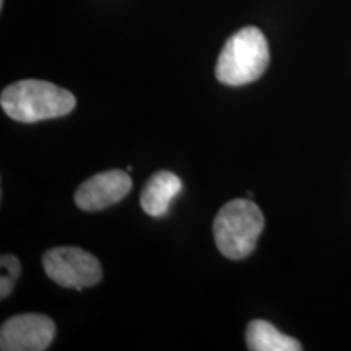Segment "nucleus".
<instances>
[{
    "label": "nucleus",
    "instance_id": "nucleus-7",
    "mask_svg": "<svg viewBox=\"0 0 351 351\" xmlns=\"http://www.w3.org/2000/svg\"><path fill=\"white\" fill-rule=\"evenodd\" d=\"M182 182L171 171H158L145 184L142 195H140V205L143 212L150 217H163L168 213L171 202L181 192Z\"/></svg>",
    "mask_w": 351,
    "mask_h": 351
},
{
    "label": "nucleus",
    "instance_id": "nucleus-2",
    "mask_svg": "<svg viewBox=\"0 0 351 351\" xmlns=\"http://www.w3.org/2000/svg\"><path fill=\"white\" fill-rule=\"evenodd\" d=\"M269 62V43L263 33L256 26H245L225 43L215 73L223 85H247L263 75Z\"/></svg>",
    "mask_w": 351,
    "mask_h": 351
},
{
    "label": "nucleus",
    "instance_id": "nucleus-8",
    "mask_svg": "<svg viewBox=\"0 0 351 351\" xmlns=\"http://www.w3.org/2000/svg\"><path fill=\"white\" fill-rule=\"evenodd\" d=\"M245 343L251 351H300L302 346L293 337L285 335L270 322L254 319L245 330Z\"/></svg>",
    "mask_w": 351,
    "mask_h": 351
},
{
    "label": "nucleus",
    "instance_id": "nucleus-4",
    "mask_svg": "<svg viewBox=\"0 0 351 351\" xmlns=\"http://www.w3.org/2000/svg\"><path fill=\"white\" fill-rule=\"evenodd\" d=\"M43 267L52 282L77 291L95 287L103 278V270L93 254L80 247H56L44 254Z\"/></svg>",
    "mask_w": 351,
    "mask_h": 351
},
{
    "label": "nucleus",
    "instance_id": "nucleus-11",
    "mask_svg": "<svg viewBox=\"0 0 351 351\" xmlns=\"http://www.w3.org/2000/svg\"><path fill=\"white\" fill-rule=\"evenodd\" d=\"M3 5V0H0V7H2Z\"/></svg>",
    "mask_w": 351,
    "mask_h": 351
},
{
    "label": "nucleus",
    "instance_id": "nucleus-3",
    "mask_svg": "<svg viewBox=\"0 0 351 351\" xmlns=\"http://www.w3.org/2000/svg\"><path fill=\"white\" fill-rule=\"evenodd\" d=\"M263 225V215L252 200H230L215 217V244L225 257L241 261L254 252Z\"/></svg>",
    "mask_w": 351,
    "mask_h": 351
},
{
    "label": "nucleus",
    "instance_id": "nucleus-9",
    "mask_svg": "<svg viewBox=\"0 0 351 351\" xmlns=\"http://www.w3.org/2000/svg\"><path fill=\"white\" fill-rule=\"evenodd\" d=\"M0 267H2L3 274L15 276L16 280L20 278L21 263H20L19 258H16L15 256H12V254H3V256L0 257Z\"/></svg>",
    "mask_w": 351,
    "mask_h": 351
},
{
    "label": "nucleus",
    "instance_id": "nucleus-6",
    "mask_svg": "<svg viewBox=\"0 0 351 351\" xmlns=\"http://www.w3.org/2000/svg\"><path fill=\"white\" fill-rule=\"evenodd\" d=\"M132 189L129 171L111 169L91 176L75 192V204L85 212H99L121 202Z\"/></svg>",
    "mask_w": 351,
    "mask_h": 351
},
{
    "label": "nucleus",
    "instance_id": "nucleus-5",
    "mask_svg": "<svg viewBox=\"0 0 351 351\" xmlns=\"http://www.w3.org/2000/svg\"><path fill=\"white\" fill-rule=\"evenodd\" d=\"M56 337L54 320L43 314L13 315L0 328L2 351H44Z\"/></svg>",
    "mask_w": 351,
    "mask_h": 351
},
{
    "label": "nucleus",
    "instance_id": "nucleus-1",
    "mask_svg": "<svg viewBox=\"0 0 351 351\" xmlns=\"http://www.w3.org/2000/svg\"><path fill=\"white\" fill-rule=\"evenodd\" d=\"M8 117L21 124L56 119L75 109L77 99L65 88L43 80H21L8 85L0 96Z\"/></svg>",
    "mask_w": 351,
    "mask_h": 351
},
{
    "label": "nucleus",
    "instance_id": "nucleus-10",
    "mask_svg": "<svg viewBox=\"0 0 351 351\" xmlns=\"http://www.w3.org/2000/svg\"><path fill=\"white\" fill-rule=\"evenodd\" d=\"M15 283H16L15 276L2 274V276H0V298H2V300H5V298L12 295L13 288H15Z\"/></svg>",
    "mask_w": 351,
    "mask_h": 351
}]
</instances>
